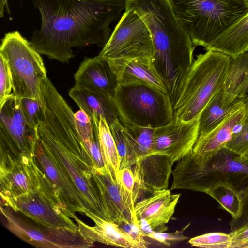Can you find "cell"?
I'll return each instance as SVG.
<instances>
[{"mask_svg":"<svg viewBox=\"0 0 248 248\" xmlns=\"http://www.w3.org/2000/svg\"><path fill=\"white\" fill-rule=\"evenodd\" d=\"M41 15L30 43L40 54L61 62L74 57V48L103 47L111 23L125 10V0H32Z\"/></svg>","mask_w":248,"mask_h":248,"instance_id":"1","label":"cell"},{"mask_svg":"<svg viewBox=\"0 0 248 248\" xmlns=\"http://www.w3.org/2000/svg\"><path fill=\"white\" fill-rule=\"evenodd\" d=\"M44 113L37 140L70 176L86 208L109 221L93 177L95 163L78 133L72 109L47 78L41 83Z\"/></svg>","mask_w":248,"mask_h":248,"instance_id":"2","label":"cell"},{"mask_svg":"<svg viewBox=\"0 0 248 248\" xmlns=\"http://www.w3.org/2000/svg\"><path fill=\"white\" fill-rule=\"evenodd\" d=\"M171 174V190L206 193L214 186L226 183L241 191L248 186V158L224 147L206 164L200 165L190 152L177 161Z\"/></svg>","mask_w":248,"mask_h":248,"instance_id":"3","label":"cell"},{"mask_svg":"<svg viewBox=\"0 0 248 248\" xmlns=\"http://www.w3.org/2000/svg\"><path fill=\"white\" fill-rule=\"evenodd\" d=\"M193 45L205 48L248 12L242 0H169Z\"/></svg>","mask_w":248,"mask_h":248,"instance_id":"4","label":"cell"},{"mask_svg":"<svg viewBox=\"0 0 248 248\" xmlns=\"http://www.w3.org/2000/svg\"><path fill=\"white\" fill-rule=\"evenodd\" d=\"M232 58L209 50L196 56L180 96L173 106V118L189 121L199 117L223 87Z\"/></svg>","mask_w":248,"mask_h":248,"instance_id":"5","label":"cell"},{"mask_svg":"<svg viewBox=\"0 0 248 248\" xmlns=\"http://www.w3.org/2000/svg\"><path fill=\"white\" fill-rule=\"evenodd\" d=\"M113 99L121 123L155 128L173 118L168 94L147 84H118Z\"/></svg>","mask_w":248,"mask_h":248,"instance_id":"6","label":"cell"},{"mask_svg":"<svg viewBox=\"0 0 248 248\" xmlns=\"http://www.w3.org/2000/svg\"><path fill=\"white\" fill-rule=\"evenodd\" d=\"M0 55L7 61L13 80V93L19 98L41 99L40 87L47 78L40 54L18 31L1 39Z\"/></svg>","mask_w":248,"mask_h":248,"instance_id":"7","label":"cell"},{"mask_svg":"<svg viewBox=\"0 0 248 248\" xmlns=\"http://www.w3.org/2000/svg\"><path fill=\"white\" fill-rule=\"evenodd\" d=\"M153 43L149 30L140 16L125 10L98 56L107 61L121 58L151 60Z\"/></svg>","mask_w":248,"mask_h":248,"instance_id":"8","label":"cell"},{"mask_svg":"<svg viewBox=\"0 0 248 248\" xmlns=\"http://www.w3.org/2000/svg\"><path fill=\"white\" fill-rule=\"evenodd\" d=\"M1 205L21 212L34 222L51 228L78 233L61 199L46 190L34 189L22 195L1 199Z\"/></svg>","mask_w":248,"mask_h":248,"instance_id":"9","label":"cell"},{"mask_svg":"<svg viewBox=\"0 0 248 248\" xmlns=\"http://www.w3.org/2000/svg\"><path fill=\"white\" fill-rule=\"evenodd\" d=\"M5 227L22 240L37 248H87L93 246L78 233L46 227L26 220L17 212L0 205Z\"/></svg>","mask_w":248,"mask_h":248,"instance_id":"10","label":"cell"},{"mask_svg":"<svg viewBox=\"0 0 248 248\" xmlns=\"http://www.w3.org/2000/svg\"><path fill=\"white\" fill-rule=\"evenodd\" d=\"M46 174L35 157L17 156L0 145L1 199L17 197L41 188Z\"/></svg>","mask_w":248,"mask_h":248,"instance_id":"11","label":"cell"},{"mask_svg":"<svg viewBox=\"0 0 248 248\" xmlns=\"http://www.w3.org/2000/svg\"><path fill=\"white\" fill-rule=\"evenodd\" d=\"M37 129L27 124L20 98L13 93L0 108V145L17 156L34 157Z\"/></svg>","mask_w":248,"mask_h":248,"instance_id":"12","label":"cell"},{"mask_svg":"<svg viewBox=\"0 0 248 248\" xmlns=\"http://www.w3.org/2000/svg\"><path fill=\"white\" fill-rule=\"evenodd\" d=\"M244 98L238 101L214 129L198 137L192 150V156L198 164H206L220 149L225 147L233 135L240 131L248 119V107Z\"/></svg>","mask_w":248,"mask_h":248,"instance_id":"13","label":"cell"},{"mask_svg":"<svg viewBox=\"0 0 248 248\" xmlns=\"http://www.w3.org/2000/svg\"><path fill=\"white\" fill-rule=\"evenodd\" d=\"M200 116L189 121L173 118L167 124L155 128L154 146L161 155L170 158L174 162L192 150L199 135Z\"/></svg>","mask_w":248,"mask_h":248,"instance_id":"14","label":"cell"},{"mask_svg":"<svg viewBox=\"0 0 248 248\" xmlns=\"http://www.w3.org/2000/svg\"><path fill=\"white\" fill-rule=\"evenodd\" d=\"M34 157L39 167L58 190L70 215L83 213L87 208L85 203L70 176L50 152L38 140Z\"/></svg>","mask_w":248,"mask_h":248,"instance_id":"15","label":"cell"},{"mask_svg":"<svg viewBox=\"0 0 248 248\" xmlns=\"http://www.w3.org/2000/svg\"><path fill=\"white\" fill-rule=\"evenodd\" d=\"M75 85L113 98L118 84L108 62L98 55L86 58L74 74Z\"/></svg>","mask_w":248,"mask_h":248,"instance_id":"16","label":"cell"},{"mask_svg":"<svg viewBox=\"0 0 248 248\" xmlns=\"http://www.w3.org/2000/svg\"><path fill=\"white\" fill-rule=\"evenodd\" d=\"M83 213L93 221L94 226L87 225L75 214H71L70 217L76 221L79 233L88 243L93 245L95 242H99L125 248H138L137 244L117 223L106 220L87 208L83 210Z\"/></svg>","mask_w":248,"mask_h":248,"instance_id":"17","label":"cell"},{"mask_svg":"<svg viewBox=\"0 0 248 248\" xmlns=\"http://www.w3.org/2000/svg\"><path fill=\"white\" fill-rule=\"evenodd\" d=\"M152 193L135 204V214L138 219L146 220L155 232H164L168 230L166 224L173 215L181 194H172L167 188Z\"/></svg>","mask_w":248,"mask_h":248,"instance_id":"18","label":"cell"},{"mask_svg":"<svg viewBox=\"0 0 248 248\" xmlns=\"http://www.w3.org/2000/svg\"><path fill=\"white\" fill-rule=\"evenodd\" d=\"M93 177L110 221L119 224L137 218L120 186L107 170L94 168Z\"/></svg>","mask_w":248,"mask_h":248,"instance_id":"19","label":"cell"},{"mask_svg":"<svg viewBox=\"0 0 248 248\" xmlns=\"http://www.w3.org/2000/svg\"><path fill=\"white\" fill-rule=\"evenodd\" d=\"M108 61L118 84H144L168 93L161 78L152 66L151 60L121 58Z\"/></svg>","mask_w":248,"mask_h":248,"instance_id":"20","label":"cell"},{"mask_svg":"<svg viewBox=\"0 0 248 248\" xmlns=\"http://www.w3.org/2000/svg\"><path fill=\"white\" fill-rule=\"evenodd\" d=\"M174 163L168 156L154 155L138 160L132 170L143 189L152 193L167 188Z\"/></svg>","mask_w":248,"mask_h":248,"instance_id":"21","label":"cell"},{"mask_svg":"<svg viewBox=\"0 0 248 248\" xmlns=\"http://www.w3.org/2000/svg\"><path fill=\"white\" fill-rule=\"evenodd\" d=\"M69 96L90 118L95 115L104 118L110 126L116 120L120 121V114L114 99L74 86L69 91Z\"/></svg>","mask_w":248,"mask_h":248,"instance_id":"22","label":"cell"},{"mask_svg":"<svg viewBox=\"0 0 248 248\" xmlns=\"http://www.w3.org/2000/svg\"><path fill=\"white\" fill-rule=\"evenodd\" d=\"M222 52L234 59L248 51V12L204 48Z\"/></svg>","mask_w":248,"mask_h":248,"instance_id":"23","label":"cell"},{"mask_svg":"<svg viewBox=\"0 0 248 248\" xmlns=\"http://www.w3.org/2000/svg\"><path fill=\"white\" fill-rule=\"evenodd\" d=\"M248 75V51L232 58L222 88V104L228 106L240 99L241 86Z\"/></svg>","mask_w":248,"mask_h":248,"instance_id":"24","label":"cell"},{"mask_svg":"<svg viewBox=\"0 0 248 248\" xmlns=\"http://www.w3.org/2000/svg\"><path fill=\"white\" fill-rule=\"evenodd\" d=\"M121 124L125 136L136 154L137 162L152 155H161L155 150L154 146L155 128L126 123Z\"/></svg>","mask_w":248,"mask_h":248,"instance_id":"25","label":"cell"},{"mask_svg":"<svg viewBox=\"0 0 248 248\" xmlns=\"http://www.w3.org/2000/svg\"><path fill=\"white\" fill-rule=\"evenodd\" d=\"M98 136L108 172L112 180L120 186V169L118 153L109 125L102 117L99 118L98 122Z\"/></svg>","mask_w":248,"mask_h":248,"instance_id":"26","label":"cell"},{"mask_svg":"<svg viewBox=\"0 0 248 248\" xmlns=\"http://www.w3.org/2000/svg\"><path fill=\"white\" fill-rule=\"evenodd\" d=\"M240 97L238 101L241 98ZM222 89L210 100L201 113L199 118V135L209 132L217 126L234 107L236 103L228 106L222 104Z\"/></svg>","mask_w":248,"mask_h":248,"instance_id":"27","label":"cell"},{"mask_svg":"<svg viewBox=\"0 0 248 248\" xmlns=\"http://www.w3.org/2000/svg\"><path fill=\"white\" fill-rule=\"evenodd\" d=\"M205 193L217 201L231 215L232 218H235L239 216L242 207L240 191L228 183H220Z\"/></svg>","mask_w":248,"mask_h":248,"instance_id":"28","label":"cell"},{"mask_svg":"<svg viewBox=\"0 0 248 248\" xmlns=\"http://www.w3.org/2000/svg\"><path fill=\"white\" fill-rule=\"evenodd\" d=\"M109 127L118 153L120 170L124 168H132L137 162V157L122 124L117 119Z\"/></svg>","mask_w":248,"mask_h":248,"instance_id":"29","label":"cell"},{"mask_svg":"<svg viewBox=\"0 0 248 248\" xmlns=\"http://www.w3.org/2000/svg\"><path fill=\"white\" fill-rule=\"evenodd\" d=\"M120 186L135 213V204L146 191L135 177L131 168H124L120 170Z\"/></svg>","mask_w":248,"mask_h":248,"instance_id":"30","label":"cell"},{"mask_svg":"<svg viewBox=\"0 0 248 248\" xmlns=\"http://www.w3.org/2000/svg\"><path fill=\"white\" fill-rule=\"evenodd\" d=\"M192 246L206 248H231L232 237L230 234L213 232L199 235L190 239Z\"/></svg>","mask_w":248,"mask_h":248,"instance_id":"31","label":"cell"},{"mask_svg":"<svg viewBox=\"0 0 248 248\" xmlns=\"http://www.w3.org/2000/svg\"><path fill=\"white\" fill-rule=\"evenodd\" d=\"M20 103L23 114L28 124L31 127L37 129L41 123L44 113L42 99L20 98Z\"/></svg>","mask_w":248,"mask_h":248,"instance_id":"32","label":"cell"},{"mask_svg":"<svg viewBox=\"0 0 248 248\" xmlns=\"http://www.w3.org/2000/svg\"><path fill=\"white\" fill-rule=\"evenodd\" d=\"M13 80L7 60L0 55V108L11 95Z\"/></svg>","mask_w":248,"mask_h":248,"instance_id":"33","label":"cell"},{"mask_svg":"<svg viewBox=\"0 0 248 248\" xmlns=\"http://www.w3.org/2000/svg\"><path fill=\"white\" fill-rule=\"evenodd\" d=\"M225 147L240 155L248 153V119L240 131L232 136Z\"/></svg>","mask_w":248,"mask_h":248,"instance_id":"34","label":"cell"},{"mask_svg":"<svg viewBox=\"0 0 248 248\" xmlns=\"http://www.w3.org/2000/svg\"><path fill=\"white\" fill-rule=\"evenodd\" d=\"M119 227L137 244L138 248H146L147 244L140 230L137 218L118 224Z\"/></svg>","mask_w":248,"mask_h":248,"instance_id":"35","label":"cell"},{"mask_svg":"<svg viewBox=\"0 0 248 248\" xmlns=\"http://www.w3.org/2000/svg\"><path fill=\"white\" fill-rule=\"evenodd\" d=\"M190 223L186 225L181 230L173 232H154L148 237L154 239L167 246H170L171 242H181L189 239V238L183 234L184 231L189 226Z\"/></svg>","mask_w":248,"mask_h":248,"instance_id":"36","label":"cell"},{"mask_svg":"<svg viewBox=\"0 0 248 248\" xmlns=\"http://www.w3.org/2000/svg\"><path fill=\"white\" fill-rule=\"evenodd\" d=\"M242 207L239 216L229 223L231 231L248 225V186L240 191Z\"/></svg>","mask_w":248,"mask_h":248,"instance_id":"37","label":"cell"},{"mask_svg":"<svg viewBox=\"0 0 248 248\" xmlns=\"http://www.w3.org/2000/svg\"><path fill=\"white\" fill-rule=\"evenodd\" d=\"M230 234L232 237L231 248H237L240 244L248 241V225L231 231Z\"/></svg>","mask_w":248,"mask_h":248,"instance_id":"38","label":"cell"},{"mask_svg":"<svg viewBox=\"0 0 248 248\" xmlns=\"http://www.w3.org/2000/svg\"><path fill=\"white\" fill-rule=\"evenodd\" d=\"M140 230L144 237L148 236L155 232L148 222L143 218L138 219Z\"/></svg>","mask_w":248,"mask_h":248,"instance_id":"39","label":"cell"},{"mask_svg":"<svg viewBox=\"0 0 248 248\" xmlns=\"http://www.w3.org/2000/svg\"><path fill=\"white\" fill-rule=\"evenodd\" d=\"M248 94V75L245 79L240 89L239 97H243Z\"/></svg>","mask_w":248,"mask_h":248,"instance_id":"40","label":"cell"},{"mask_svg":"<svg viewBox=\"0 0 248 248\" xmlns=\"http://www.w3.org/2000/svg\"><path fill=\"white\" fill-rule=\"evenodd\" d=\"M6 8V10L9 13V9L8 5L7 0H0V16L2 17L3 16V10L4 7Z\"/></svg>","mask_w":248,"mask_h":248,"instance_id":"41","label":"cell"},{"mask_svg":"<svg viewBox=\"0 0 248 248\" xmlns=\"http://www.w3.org/2000/svg\"><path fill=\"white\" fill-rule=\"evenodd\" d=\"M237 248H248V241L240 244Z\"/></svg>","mask_w":248,"mask_h":248,"instance_id":"42","label":"cell"},{"mask_svg":"<svg viewBox=\"0 0 248 248\" xmlns=\"http://www.w3.org/2000/svg\"><path fill=\"white\" fill-rule=\"evenodd\" d=\"M244 100L245 102L246 103V104H247L248 107V94L246 96H244Z\"/></svg>","mask_w":248,"mask_h":248,"instance_id":"43","label":"cell"},{"mask_svg":"<svg viewBox=\"0 0 248 248\" xmlns=\"http://www.w3.org/2000/svg\"><path fill=\"white\" fill-rule=\"evenodd\" d=\"M248 8V0H242Z\"/></svg>","mask_w":248,"mask_h":248,"instance_id":"44","label":"cell"},{"mask_svg":"<svg viewBox=\"0 0 248 248\" xmlns=\"http://www.w3.org/2000/svg\"><path fill=\"white\" fill-rule=\"evenodd\" d=\"M245 155V156H246L247 158H248V153H247V154H246V155Z\"/></svg>","mask_w":248,"mask_h":248,"instance_id":"45","label":"cell"}]
</instances>
